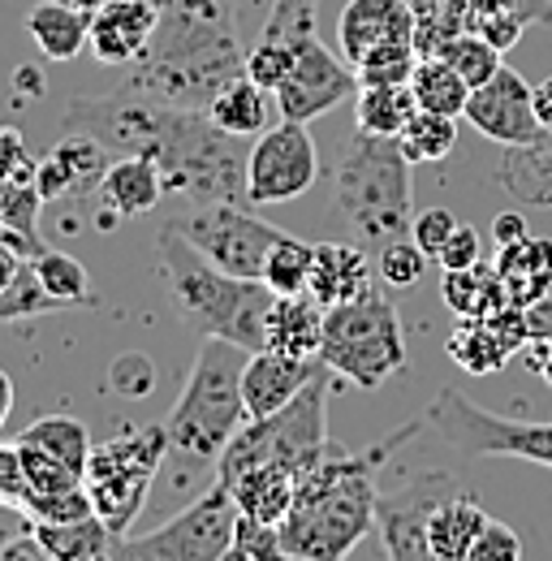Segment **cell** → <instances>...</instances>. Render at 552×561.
Masks as SVG:
<instances>
[{
  "label": "cell",
  "mask_w": 552,
  "mask_h": 561,
  "mask_svg": "<svg viewBox=\"0 0 552 561\" xmlns=\"http://www.w3.org/2000/svg\"><path fill=\"white\" fill-rule=\"evenodd\" d=\"M66 130L100 139L113 156L156 160L169 195H186L195 204H251V147L220 130L207 113L169 108L130 87H113L104 95H73L66 108Z\"/></svg>",
  "instance_id": "6da1fadb"
},
{
  "label": "cell",
  "mask_w": 552,
  "mask_h": 561,
  "mask_svg": "<svg viewBox=\"0 0 552 561\" xmlns=\"http://www.w3.org/2000/svg\"><path fill=\"white\" fill-rule=\"evenodd\" d=\"M233 18L229 0H169L142 57L122 70L117 87L169 108L207 113V104L246 73V48Z\"/></svg>",
  "instance_id": "7a4b0ae2"
},
{
  "label": "cell",
  "mask_w": 552,
  "mask_h": 561,
  "mask_svg": "<svg viewBox=\"0 0 552 561\" xmlns=\"http://www.w3.org/2000/svg\"><path fill=\"white\" fill-rule=\"evenodd\" d=\"M418 427H423V420L389 432L367 454L337 449L298 476L294 505L280 518V540H285L289 561H345L363 545V536L376 527L380 471L393 467V454Z\"/></svg>",
  "instance_id": "3957f363"
},
{
  "label": "cell",
  "mask_w": 552,
  "mask_h": 561,
  "mask_svg": "<svg viewBox=\"0 0 552 561\" xmlns=\"http://www.w3.org/2000/svg\"><path fill=\"white\" fill-rule=\"evenodd\" d=\"M156 264L169 285L173 311L191 333L220 337L246 354L268 351V316L276 294L264 280L220 273L173 225H164L156 238Z\"/></svg>",
  "instance_id": "277c9868"
},
{
  "label": "cell",
  "mask_w": 552,
  "mask_h": 561,
  "mask_svg": "<svg viewBox=\"0 0 552 561\" xmlns=\"http://www.w3.org/2000/svg\"><path fill=\"white\" fill-rule=\"evenodd\" d=\"M333 211L371 255H380L398 238H411L414 182L402 142L354 130L333 173Z\"/></svg>",
  "instance_id": "5b68a950"
},
{
  "label": "cell",
  "mask_w": 552,
  "mask_h": 561,
  "mask_svg": "<svg viewBox=\"0 0 552 561\" xmlns=\"http://www.w3.org/2000/svg\"><path fill=\"white\" fill-rule=\"evenodd\" d=\"M242 367L246 351L204 337L195 367L182 385V398L173 402L164 432H169V449L191 458V462H216L225 454V445L242 432L246 423V402H242Z\"/></svg>",
  "instance_id": "8992f818"
},
{
  "label": "cell",
  "mask_w": 552,
  "mask_h": 561,
  "mask_svg": "<svg viewBox=\"0 0 552 561\" xmlns=\"http://www.w3.org/2000/svg\"><path fill=\"white\" fill-rule=\"evenodd\" d=\"M329 385H333V371L324 367L289 407L264 420L242 423V432L216 458V484H233L255 467H280L289 476H302L329 454H337L329 436Z\"/></svg>",
  "instance_id": "52a82bcc"
},
{
  "label": "cell",
  "mask_w": 552,
  "mask_h": 561,
  "mask_svg": "<svg viewBox=\"0 0 552 561\" xmlns=\"http://www.w3.org/2000/svg\"><path fill=\"white\" fill-rule=\"evenodd\" d=\"M320 363L363 393L384 389L398 371H406V333H402L398 307L376 289L354 302L329 307Z\"/></svg>",
  "instance_id": "ba28073f"
},
{
  "label": "cell",
  "mask_w": 552,
  "mask_h": 561,
  "mask_svg": "<svg viewBox=\"0 0 552 561\" xmlns=\"http://www.w3.org/2000/svg\"><path fill=\"white\" fill-rule=\"evenodd\" d=\"M169 454L164 423L156 427H126L122 436H108L104 445H91L82 489L95 505V518L113 536H130L135 518L147 505V492L160 476V462Z\"/></svg>",
  "instance_id": "9c48e42d"
},
{
  "label": "cell",
  "mask_w": 552,
  "mask_h": 561,
  "mask_svg": "<svg viewBox=\"0 0 552 561\" xmlns=\"http://www.w3.org/2000/svg\"><path fill=\"white\" fill-rule=\"evenodd\" d=\"M233 531H238V505L225 484H211L164 527L147 536H117L113 561H225L233 549Z\"/></svg>",
  "instance_id": "30bf717a"
},
{
  "label": "cell",
  "mask_w": 552,
  "mask_h": 561,
  "mask_svg": "<svg viewBox=\"0 0 552 561\" xmlns=\"http://www.w3.org/2000/svg\"><path fill=\"white\" fill-rule=\"evenodd\" d=\"M427 423L436 427V436L462 454L475 458H522L536 467L552 471V423H518L501 420L492 411L475 407L471 398H462L458 389H436Z\"/></svg>",
  "instance_id": "8fae6325"
},
{
  "label": "cell",
  "mask_w": 552,
  "mask_h": 561,
  "mask_svg": "<svg viewBox=\"0 0 552 561\" xmlns=\"http://www.w3.org/2000/svg\"><path fill=\"white\" fill-rule=\"evenodd\" d=\"M169 225L204 255L207 264L251 280L264 277L273 247L285 238V229L260 220L251 204H195L186 216H173Z\"/></svg>",
  "instance_id": "7c38bea8"
},
{
  "label": "cell",
  "mask_w": 552,
  "mask_h": 561,
  "mask_svg": "<svg viewBox=\"0 0 552 561\" xmlns=\"http://www.w3.org/2000/svg\"><path fill=\"white\" fill-rule=\"evenodd\" d=\"M320 178V151L302 122H276L251 142L246 160V199L251 208L294 204Z\"/></svg>",
  "instance_id": "4fadbf2b"
},
{
  "label": "cell",
  "mask_w": 552,
  "mask_h": 561,
  "mask_svg": "<svg viewBox=\"0 0 552 561\" xmlns=\"http://www.w3.org/2000/svg\"><path fill=\"white\" fill-rule=\"evenodd\" d=\"M449 476L414 471L393 484H380L376 492V531L389 561H440L427 545V518L436 514L440 501L453 496Z\"/></svg>",
  "instance_id": "5bb4252c"
},
{
  "label": "cell",
  "mask_w": 552,
  "mask_h": 561,
  "mask_svg": "<svg viewBox=\"0 0 552 561\" xmlns=\"http://www.w3.org/2000/svg\"><path fill=\"white\" fill-rule=\"evenodd\" d=\"M354 91H358V70L311 31V35H298L294 70L273 91V100L280 122H302L307 126L320 113H329L342 100H349Z\"/></svg>",
  "instance_id": "9a60e30c"
},
{
  "label": "cell",
  "mask_w": 552,
  "mask_h": 561,
  "mask_svg": "<svg viewBox=\"0 0 552 561\" xmlns=\"http://www.w3.org/2000/svg\"><path fill=\"white\" fill-rule=\"evenodd\" d=\"M462 122H471L483 139L501 147H527L544 139V126L536 117V87L509 66H501L483 87L471 91Z\"/></svg>",
  "instance_id": "2e32d148"
},
{
  "label": "cell",
  "mask_w": 552,
  "mask_h": 561,
  "mask_svg": "<svg viewBox=\"0 0 552 561\" xmlns=\"http://www.w3.org/2000/svg\"><path fill=\"white\" fill-rule=\"evenodd\" d=\"M531 333H527V311L522 307H505L496 316H483V320H462L453 329V337L445 342L449 358L471 371V376H492L501 371L509 358L527 351Z\"/></svg>",
  "instance_id": "e0dca14e"
},
{
  "label": "cell",
  "mask_w": 552,
  "mask_h": 561,
  "mask_svg": "<svg viewBox=\"0 0 552 561\" xmlns=\"http://www.w3.org/2000/svg\"><path fill=\"white\" fill-rule=\"evenodd\" d=\"M108 164H113V151L104 142L82 135V130H66V139L39 160L35 191L44 204H57L69 195H91V191H100Z\"/></svg>",
  "instance_id": "ac0fdd59"
},
{
  "label": "cell",
  "mask_w": 552,
  "mask_h": 561,
  "mask_svg": "<svg viewBox=\"0 0 552 561\" xmlns=\"http://www.w3.org/2000/svg\"><path fill=\"white\" fill-rule=\"evenodd\" d=\"M384 44H414L411 0H349L337 18V48L349 66H363Z\"/></svg>",
  "instance_id": "d6986e66"
},
{
  "label": "cell",
  "mask_w": 552,
  "mask_h": 561,
  "mask_svg": "<svg viewBox=\"0 0 552 561\" xmlns=\"http://www.w3.org/2000/svg\"><path fill=\"white\" fill-rule=\"evenodd\" d=\"M324 371L320 358H289L276 351L246 354L242 367V402H246V420H264L280 407H289L315 376Z\"/></svg>",
  "instance_id": "ffe728a7"
},
{
  "label": "cell",
  "mask_w": 552,
  "mask_h": 561,
  "mask_svg": "<svg viewBox=\"0 0 552 561\" xmlns=\"http://www.w3.org/2000/svg\"><path fill=\"white\" fill-rule=\"evenodd\" d=\"M156 22H160V9L147 4V0H108L104 9L91 13V39H87V48H91L95 61L126 70L130 61L142 57Z\"/></svg>",
  "instance_id": "44dd1931"
},
{
  "label": "cell",
  "mask_w": 552,
  "mask_h": 561,
  "mask_svg": "<svg viewBox=\"0 0 552 561\" xmlns=\"http://www.w3.org/2000/svg\"><path fill=\"white\" fill-rule=\"evenodd\" d=\"M462 31L483 35L492 48H514L531 22H552V0H445Z\"/></svg>",
  "instance_id": "7402d4cb"
},
{
  "label": "cell",
  "mask_w": 552,
  "mask_h": 561,
  "mask_svg": "<svg viewBox=\"0 0 552 561\" xmlns=\"http://www.w3.org/2000/svg\"><path fill=\"white\" fill-rule=\"evenodd\" d=\"M307 294L320 298L324 307H342L363 294H371V264L358 242H315L311 280Z\"/></svg>",
  "instance_id": "603a6c76"
},
{
  "label": "cell",
  "mask_w": 552,
  "mask_h": 561,
  "mask_svg": "<svg viewBox=\"0 0 552 561\" xmlns=\"http://www.w3.org/2000/svg\"><path fill=\"white\" fill-rule=\"evenodd\" d=\"M95 195H100L104 211L130 220V216H142V211L156 208L160 195H169V186H164V173L156 169V160H147V156H117L108 164V173H104Z\"/></svg>",
  "instance_id": "cb8c5ba5"
},
{
  "label": "cell",
  "mask_w": 552,
  "mask_h": 561,
  "mask_svg": "<svg viewBox=\"0 0 552 561\" xmlns=\"http://www.w3.org/2000/svg\"><path fill=\"white\" fill-rule=\"evenodd\" d=\"M324 302L311 294H276L268 316V351L289 358H320L324 342Z\"/></svg>",
  "instance_id": "d4e9b609"
},
{
  "label": "cell",
  "mask_w": 552,
  "mask_h": 561,
  "mask_svg": "<svg viewBox=\"0 0 552 561\" xmlns=\"http://www.w3.org/2000/svg\"><path fill=\"white\" fill-rule=\"evenodd\" d=\"M26 31L44 61H73L91 39V13L69 0H39L26 13Z\"/></svg>",
  "instance_id": "484cf974"
},
{
  "label": "cell",
  "mask_w": 552,
  "mask_h": 561,
  "mask_svg": "<svg viewBox=\"0 0 552 561\" xmlns=\"http://www.w3.org/2000/svg\"><path fill=\"white\" fill-rule=\"evenodd\" d=\"M496 273L505 280L509 307H531L552 285V238H522L514 247H496Z\"/></svg>",
  "instance_id": "4316f807"
},
{
  "label": "cell",
  "mask_w": 552,
  "mask_h": 561,
  "mask_svg": "<svg viewBox=\"0 0 552 561\" xmlns=\"http://www.w3.org/2000/svg\"><path fill=\"white\" fill-rule=\"evenodd\" d=\"M487 510L471 492H453L449 501L436 505V514L427 518V545L440 561H467L471 545L480 540V531L487 527Z\"/></svg>",
  "instance_id": "83f0119b"
},
{
  "label": "cell",
  "mask_w": 552,
  "mask_h": 561,
  "mask_svg": "<svg viewBox=\"0 0 552 561\" xmlns=\"http://www.w3.org/2000/svg\"><path fill=\"white\" fill-rule=\"evenodd\" d=\"M440 298L458 320H483L509 307L505 280L496 273V264H475V268H449L440 277Z\"/></svg>",
  "instance_id": "f1b7e54d"
},
{
  "label": "cell",
  "mask_w": 552,
  "mask_h": 561,
  "mask_svg": "<svg viewBox=\"0 0 552 561\" xmlns=\"http://www.w3.org/2000/svg\"><path fill=\"white\" fill-rule=\"evenodd\" d=\"M414 113H418V100H414L411 82H371L354 91V122L363 135L398 139L411 126Z\"/></svg>",
  "instance_id": "f546056e"
},
{
  "label": "cell",
  "mask_w": 552,
  "mask_h": 561,
  "mask_svg": "<svg viewBox=\"0 0 552 561\" xmlns=\"http://www.w3.org/2000/svg\"><path fill=\"white\" fill-rule=\"evenodd\" d=\"M294 484H298V476H289V471H280V467H255V471L238 476V480L225 484V489L233 496L238 514L280 527V518H285L289 505H294Z\"/></svg>",
  "instance_id": "4dcf8cb0"
},
{
  "label": "cell",
  "mask_w": 552,
  "mask_h": 561,
  "mask_svg": "<svg viewBox=\"0 0 552 561\" xmlns=\"http://www.w3.org/2000/svg\"><path fill=\"white\" fill-rule=\"evenodd\" d=\"M207 117H211L220 130L238 135V139H255V135L268 130V91L255 87V82L242 73V78H233V82L207 104Z\"/></svg>",
  "instance_id": "1f68e13d"
},
{
  "label": "cell",
  "mask_w": 552,
  "mask_h": 561,
  "mask_svg": "<svg viewBox=\"0 0 552 561\" xmlns=\"http://www.w3.org/2000/svg\"><path fill=\"white\" fill-rule=\"evenodd\" d=\"M35 531V540L44 545V553L53 561H87L113 553V531L91 514V518H73V523H26Z\"/></svg>",
  "instance_id": "d6a6232c"
},
{
  "label": "cell",
  "mask_w": 552,
  "mask_h": 561,
  "mask_svg": "<svg viewBox=\"0 0 552 561\" xmlns=\"http://www.w3.org/2000/svg\"><path fill=\"white\" fill-rule=\"evenodd\" d=\"M411 91L423 113H440V117H462L467 100H471V82L445 57H418L411 73Z\"/></svg>",
  "instance_id": "836d02e7"
},
{
  "label": "cell",
  "mask_w": 552,
  "mask_h": 561,
  "mask_svg": "<svg viewBox=\"0 0 552 561\" xmlns=\"http://www.w3.org/2000/svg\"><path fill=\"white\" fill-rule=\"evenodd\" d=\"M18 440H26V445H35V449H44V454H53L57 462H66L69 471H87V458H91V436H87V423L73 420V415H44V420H35Z\"/></svg>",
  "instance_id": "e575fe53"
},
{
  "label": "cell",
  "mask_w": 552,
  "mask_h": 561,
  "mask_svg": "<svg viewBox=\"0 0 552 561\" xmlns=\"http://www.w3.org/2000/svg\"><path fill=\"white\" fill-rule=\"evenodd\" d=\"M31 268H35V277L39 285L61 302V307H95V294H91V277H87V268L66 255V251H53V247H44L35 260H31Z\"/></svg>",
  "instance_id": "d590c367"
},
{
  "label": "cell",
  "mask_w": 552,
  "mask_h": 561,
  "mask_svg": "<svg viewBox=\"0 0 552 561\" xmlns=\"http://www.w3.org/2000/svg\"><path fill=\"white\" fill-rule=\"evenodd\" d=\"M458 122L462 117H440V113H423L418 108L411 117V126L398 135L402 156L411 164H436V160H445L458 147Z\"/></svg>",
  "instance_id": "8d00e7d4"
},
{
  "label": "cell",
  "mask_w": 552,
  "mask_h": 561,
  "mask_svg": "<svg viewBox=\"0 0 552 561\" xmlns=\"http://www.w3.org/2000/svg\"><path fill=\"white\" fill-rule=\"evenodd\" d=\"M311 260H315V247L311 242H298L294 233H285L273 247L268 264H264V285L273 294H307V280H311Z\"/></svg>",
  "instance_id": "74e56055"
},
{
  "label": "cell",
  "mask_w": 552,
  "mask_h": 561,
  "mask_svg": "<svg viewBox=\"0 0 552 561\" xmlns=\"http://www.w3.org/2000/svg\"><path fill=\"white\" fill-rule=\"evenodd\" d=\"M53 311H66L44 285L35 277L31 260L22 264V273L13 277L9 289H0V324H13V320H35V316H53Z\"/></svg>",
  "instance_id": "f35d334b"
},
{
  "label": "cell",
  "mask_w": 552,
  "mask_h": 561,
  "mask_svg": "<svg viewBox=\"0 0 552 561\" xmlns=\"http://www.w3.org/2000/svg\"><path fill=\"white\" fill-rule=\"evenodd\" d=\"M440 57H445L453 70L471 82V91H475V87H483L492 73L505 66V61H501V48H492V44H487L483 35H475V31H462L458 39H449Z\"/></svg>",
  "instance_id": "ab89813d"
},
{
  "label": "cell",
  "mask_w": 552,
  "mask_h": 561,
  "mask_svg": "<svg viewBox=\"0 0 552 561\" xmlns=\"http://www.w3.org/2000/svg\"><path fill=\"white\" fill-rule=\"evenodd\" d=\"M298 57V39H276V35H260L255 48H246V78L264 91H276Z\"/></svg>",
  "instance_id": "60d3db41"
},
{
  "label": "cell",
  "mask_w": 552,
  "mask_h": 561,
  "mask_svg": "<svg viewBox=\"0 0 552 561\" xmlns=\"http://www.w3.org/2000/svg\"><path fill=\"white\" fill-rule=\"evenodd\" d=\"M225 561H289L285 540H280V527H276V523H260V518L238 514L233 549H229V558Z\"/></svg>",
  "instance_id": "b9f144b4"
},
{
  "label": "cell",
  "mask_w": 552,
  "mask_h": 561,
  "mask_svg": "<svg viewBox=\"0 0 552 561\" xmlns=\"http://www.w3.org/2000/svg\"><path fill=\"white\" fill-rule=\"evenodd\" d=\"M22 514H26V523H73V518H91L95 505H91L87 489L78 484L66 492H31L22 501Z\"/></svg>",
  "instance_id": "7bdbcfd3"
},
{
  "label": "cell",
  "mask_w": 552,
  "mask_h": 561,
  "mask_svg": "<svg viewBox=\"0 0 552 561\" xmlns=\"http://www.w3.org/2000/svg\"><path fill=\"white\" fill-rule=\"evenodd\" d=\"M13 445H18V458H22L26 489L31 492H66L82 484V476L69 471L66 462H57L53 454H44V449H35V445H26V440H13ZM31 492H26V496H31Z\"/></svg>",
  "instance_id": "ee69618b"
},
{
  "label": "cell",
  "mask_w": 552,
  "mask_h": 561,
  "mask_svg": "<svg viewBox=\"0 0 552 561\" xmlns=\"http://www.w3.org/2000/svg\"><path fill=\"white\" fill-rule=\"evenodd\" d=\"M108 389H113L117 398H130V402L151 398V389H156V363L142 351L117 354L113 367H108Z\"/></svg>",
  "instance_id": "f6af8a7d"
},
{
  "label": "cell",
  "mask_w": 552,
  "mask_h": 561,
  "mask_svg": "<svg viewBox=\"0 0 552 561\" xmlns=\"http://www.w3.org/2000/svg\"><path fill=\"white\" fill-rule=\"evenodd\" d=\"M376 264H380V277L389 280L393 289H411V285L423 280V273H427L432 260L414 247L411 238H398V242H389V247L376 255Z\"/></svg>",
  "instance_id": "bcb514c9"
},
{
  "label": "cell",
  "mask_w": 552,
  "mask_h": 561,
  "mask_svg": "<svg viewBox=\"0 0 552 561\" xmlns=\"http://www.w3.org/2000/svg\"><path fill=\"white\" fill-rule=\"evenodd\" d=\"M315 13H320V0H273L260 35H276V39L311 35L315 31Z\"/></svg>",
  "instance_id": "7dc6e473"
},
{
  "label": "cell",
  "mask_w": 552,
  "mask_h": 561,
  "mask_svg": "<svg viewBox=\"0 0 552 561\" xmlns=\"http://www.w3.org/2000/svg\"><path fill=\"white\" fill-rule=\"evenodd\" d=\"M35 169H39V160L26 156L22 135L4 126L0 130V195L4 191H18V186H35Z\"/></svg>",
  "instance_id": "c3c4849f"
},
{
  "label": "cell",
  "mask_w": 552,
  "mask_h": 561,
  "mask_svg": "<svg viewBox=\"0 0 552 561\" xmlns=\"http://www.w3.org/2000/svg\"><path fill=\"white\" fill-rule=\"evenodd\" d=\"M453 229H458V216H453V211L427 208L411 220V242L427 255V260H436V255L445 251V242H449Z\"/></svg>",
  "instance_id": "681fc988"
},
{
  "label": "cell",
  "mask_w": 552,
  "mask_h": 561,
  "mask_svg": "<svg viewBox=\"0 0 552 561\" xmlns=\"http://www.w3.org/2000/svg\"><path fill=\"white\" fill-rule=\"evenodd\" d=\"M467 561H522V540L501 518H487V527L480 531V540L471 545Z\"/></svg>",
  "instance_id": "f907efd6"
},
{
  "label": "cell",
  "mask_w": 552,
  "mask_h": 561,
  "mask_svg": "<svg viewBox=\"0 0 552 561\" xmlns=\"http://www.w3.org/2000/svg\"><path fill=\"white\" fill-rule=\"evenodd\" d=\"M480 251H483L480 229L458 220V229L449 233V242H445V251L436 255V264H440L445 273H449V268H475V264H480Z\"/></svg>",
  "instance_id": "816d5d0a"
},
{
  "label": "cell",
  "mask_w": 552,
  "mask_h": 561,
  "mask_svg": "<svg viewBox=\"0 0 552 561\" xmlns=\"http://www.w3.org/2000/svg\"><path fill=\"white\" fill-rule=\"evenodd\" d=\"M26 471L18 458V445H0V510H22L26 501Z\"/></svg>",
  "instance_id": "f5cc1de1"
},
{
  "label": "cell",
  "mask_w": 552,
  "mask_h": 561,
  "mask_svg": "<svg viewBox=\"0 0 552 561\" xmlns=\"http://www.w3.org/2000/svg\"><path fill=\"white\" fill-rule=\"evenodd\" d=\"M0 561H53V558L44 553V545L35 540V531L26 527L22 536H13V540L0 545Z\"/></svg>",
  "instance_id": "db71d44e"
},
{
  "label": "cell",
  "mask_w": 552,
  "mask_h": 561,
  "mask_svg": "<svg viewBox=\"0 0 552 561\" xmlns=\"http://www.w3.org/2000/svg\"><path fill=\"white\" fill-rule=\"evenodd\" d=\"M522 311H527V333H531V342L552 337V285L531 302V307H522Z\"/></svg>",
  "instance_id": "11a10c76"
},
{
  "label": "cell",
  "mask_w": 552,
  "mask_h": 561,
  "mask_svg": "<svg viewBox=\"0 0 552 561\" xmlns=\"http://www.w3.org/2000/svg\"><path fill=\"white\" fill-rule=\"evenodd\" d=\"M527 238V220L518 216V211H501L496 220H492V242L496 247H514V242H522Z\"/></svg>",
  "instance_id": "9f6ffc18"
},
{
  "label": "cell",
  "mask_w": 552,
  "mask_h": 561,
  "mask_svg": "<svg viewBox=\"0 0 552 561\" xmlns=\"http://www.w3.org/2000/svg\"><path fill=\"white\" fill-rule=\"evenodd\" d=\"M518 358H522V363H527V367L552 389V337H544V342H527V351L518 354Z\"/></svg>",
  "instance_id": "6f0895ef"
},
{
  "label": "cell",
  "mask_w": 552,
  "mask_h": 561,
  "mask_svg": "<svg viewBox=\"0 0 552 561\" xmlns=\"http://www.w3.org/2000/svg\"><path fill=\"white\" fill-rule=\"evenodd\" d=\"M22 264H26V255L22 251H13L9 242H0V289H9L13 277L22 273Z\"/></svg>",
  "instance_id": "680465c9"
},
{
  "label": "cell",
  "mask_w": 552,
  "mask_h": 561,
  "mask_svg": "<svg viewBox=\"0 0 552 561\" xmlns=\"http://www.w3.org/2000/svg\"><path fill=\"white\" fill-rule=\"evenodd\" d=\"M536 117H540V126L552 135V73L536 87Z\"/></svg>",
  "instance_id": "91938a15"
},
{
  "label": "cell",
  "mask_w": 552,
  "mask_h": 561,
  "mask_svg": "<svg viewBox=\"0 0 552 561\" xmlns=\"http://www.w3.org/2000/svg\"><path fill=\"white\" fill-rule=\"evenodd\" d=\"M233 4V13L238 18H260V26H264V18H268V4L273 0H229Z\"/></svg>",
  "instance_id": "94428289"
},
{
  "label": "cell",
  "mask_w": 552,
  "mask_h": 561,
  "mask_svg": "<svg viewBox=\"0 0 552 561\" xmlns=\"http://www.w3.org/2000/svg\"><path fill=\"white\" fill-rule=\"evenodd\" d=\"M9 411H13V380H9V371L0 367V427L9 420Z\"/></svg>",
  "instance_id": "6125c7cd"
},
{
  "label": "cell",
  "mask_w": 552,
  "mask_h": 561,
  "mask_svg": "<svg viewBox=\"0 0 552 561\" xmlns=\"http://www.w3.org/2000/svg\"><path fill=\"white\" fill-rule=\"evenodd\" d=\"M13 82L22 87V95H39V91H44V82H39V73L31 70V66H26V70H18V78H13Z\"/></svg>",
  "instance_id": "be15d7a7"
},
{
  "label": "cell",
  "mask_w": 552,
  "mask_h": 561,
  "mask_svg": "<svg viewBox=\"0 0 552 561\" xmlns=\"http://www.w3.org/2000/svg\"><path fill=\"white\" fill-rule=\"evenodd\" d=\"M69 4H78V9H87V13H95V9H104L108 0H69Z\"/></svg>",
  "instance_id": "e7e4bbea"
},
{
  "label": "cell",
  "mask_w": 552,
  "mask_h": 561,
  "mask_svg": "<svg viewBox=\"0 0 552 561\" xmlns=\"http://www.w3.org/2000/svg\"><path fill=\"white\" fill-rule=\"evenodd\" d=\"M147 4H156V9H164V4H169V0H147Z\"/></svg>",
  "instance_id": "03108f58"
}]
</instances>
